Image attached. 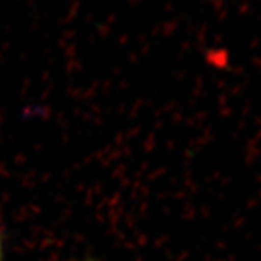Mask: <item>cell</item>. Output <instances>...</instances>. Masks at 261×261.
Returning <instances> with one entry per match:
<instances>
[{"mask_svg": "<svg viewBox=\"0 0 261 261\" xmlns=\"http://www.w3.org/2000/svg\"><path fill=\"white\" fill-rule=\"evenodd\" d=\"M0 261H4V247H3V238L0 232Z\"/></svg>", "mask_w": 261, "mask_h": 261, "instance_id": "6da1fadb", "label": "cell"}]
</instances>
